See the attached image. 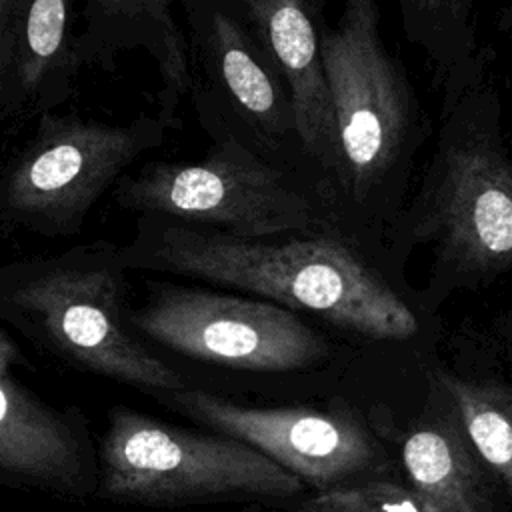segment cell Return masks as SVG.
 Returning <instances> with one entry per match:
<instances>
[{
	"label": "cell",
	"mask_w": 512,
	"mask_h": 512,
	"mask_svg": "<svg viewBox=\"0 0 512 512\" xmlns=\"http://www.w3.org/2000/svg\"><path fill=\"white\" fill-rule=\"evenodd\" d=\"M498 26L502 32H506L510 38H512V4L504 6L500 10V16H498Z\"/></svg>",
	"instance_id": "cell-20"
},
{
	"label": "cell",
	"mask_w": 512,
	"mask_h": 512,
	"mask_svg": "<svg viewBox=\"0 0 512 512\" xmlns=\"http://www.w3.org/2000/svg\"><path fill=\"white\" fill-rule=\"evenodd\" d=\"M162 400L320 488L364 470L374 458L368 434L346 414L250 408L190 388L170 392Z\"/></svg>",
	"instance_id": "cell-10"
},
{
	"label": "cell",
	"mask_w": 512,
	"mask_h": 512,
	"mask_svg": "<svg viewBox=\"0 0 512 512\" xmlns=\"http://www.w3.org/2000/svg\"><path fill=\"white\" fill-rule=\"evenodd\" d=\"M320 52L338 142V218L386 242L432 136L430 118L384 44L378 0H342L338 18L322 26Z\"/></svg>",
	"instance_id": "cell-3"
},
{
	"label": "cell",
	"mask_w": 512,
	"mask_h": 512,
	"mask_svg": "<svg viewBox=\"0 0 512 512\" xmlns=\"http://www.w3.org/2000/svg\"><path fill=\"white\" fill-rule=\"evenodd\" d=\"M28 132L0 152V238H68L168 126L140 112L120 124L58 114L28 120Z\"/></svg>",
	"instance_id": "cell-5"
},
{
	"label": "cell",
	"mask_w": 512,
	"mask_h": 512,
	"mask_svg": "<svg viewBox=\"0 0 512 512\" xmlns=\"http://www.w3.org/2000/svg\"><path fill=\"white\" fill-rule=\"evenodd\" d=\"M16 0H0V112H2V96L8 72V40H10V24L14 14Z\"/></svg>",
	"instance_id": "cell-19"
},
{
	"label": "cell",
	"mask_w": 512,
	"mask_h": 512,
	"mask_svg": "<svg viewBox=\"0 0 512 512\" xmlns=\"http://www.w3.org/2000/svg\"><path fill=\"white\" fill-rule=\"evenodd\" d=\"M128 324L146 342L238 370H300L330 350L298 312L238 292L168 280L146 282V298L128 308Z\"/></svg>",
	"instance_id": "cell-9"
},
{
	"label": "cell",
	"mask_w": 512,
	"mask_h": 512,
	"mask_svg": "<svg viewBox=\"0 0 512 512\" xmlns=\"http://www.w3.org/2000/svg\"><path fill=\"white\" fill-rule=\"evenodd\" d=\"M406 40L430 62L436 86L458 78L484 52L476 0H396Z\"/></svg>",
	"instance_id": "cell-16"
},
{
	"label": "cell",
	"mask_w": 512,
	"mask_h": 512,
	"mask_svg": "<svg viewBox=\"0 0 512 512\" xmlns=\"http://www.w3.org/2000/svg\"><path fill=\"white\" fill-rule=\"evenodd\" d=\"M178 0H84L76 54L82 66L112 70L124 52L144 50L156 64L158 118L178 128V114L188 96V56Z\"/></svg>",
	"instance_id": "cell-13"
},
{
	"label": "cell",
	"mask_w": 512,
	"mask_h": 512,
	"mask_svg": "<svg viewBox=\"0 0 512 512\" xmlns=\"http://www.w3.org/2000/svg\"><path fill=\"white\" fill-rule=\"evenodd\" d=\"M112 200L136 216H160L240 238L312 232L342 224L306 176L230 138L210 140L202 160H150L124 174Z\"/></svg>",
	"instance_id": "cell-6"
},
{
	"label": "cell",
	"mask_w": 512,
	"mask_h": 512,
	"mask_svg": "<svg viewBox=\"0 0 512 512\" xmlns=\"http://www.w3.org/2000/svg\"><path fill=\"white\" fill-rule=\"evenodd\" d=\"M20 352L0 328V472L64 496L98 490V454L78 414L36 396L14 372Z\"/></svg>",
	"instance_id": "cell-12"
},
{
	"label": "cell",
	"mask_w": 512,
	"mask_h": 512,
	"mask_svg": "<svg viewBox=\"0 0 512 512\" xmlns=\"http://www.w3.org/2000/svg\"><path fill=\"white\" fill-rule=\"evenodd\" d=\"M298 512H434V508L414 490L392 482H368L322 492Z\"/></svg>",
	"instance_id": "cell-18"
},
{
	"label": "cell",
	"mask_w": 512,
	"mask_h": 512,
	"mask_svg": "<svg viewBox=\"0 0 512 512\" xmlns=\"http://www.w3.org/2000/svg\"><path fill=\"white\" fill-rule=\"evenodd\" d=\"M128 274L108 240L0 264V322L74 366L164 398L184 382L128 324Z\"/></svg>",
	"instance_id": "cell-4"
},
{
	"label": "cell",
	"mask_w": 512,
	"mask_h": 512,
	"mask_svg": "<svg viewBox=\"0 0 512 512\" xmlns=\"http://www.w3.org/2000/svg\"><path fill=\"white\" fill-rule=\"evenodd\" d=\"M120 254L130 272L228 288L370 340L406 342L422 332L404 264L386 242L344 224L240 238L170 218L136 216L134 236Z\"/></svg>",
	"instance_id": "cell-1"
},
{
	"label": "cell",
	"mask_w": 512,
	"mask_h": 512,
	"mask_svg": "<svg viewBox=\"0 0 512 512\" xmlns=\"http://www.w3.org/2000/svg\"><path fill=\"white\" fill-rule=\"evenodd\" d=\"M438 378L474 448L512 494V388L440 370Z\"/></svg>",
	"instance_id": "cell-17"
},
{
	"label": "cell",
	"mask_w": 512,
	"mask_h": 512,
	"mask_svg": "<svg viewBox=\"0 0 512 512\" xmlns=\"http://www.w3.org/2000/svg\"><path fill=\"white\" fill-rule=\"evenodd\" d=\"M438 90L428 160L386 234L404 266L430 254L432 300L512 276V152L490 50Z\"/></svg>",
	"instance_id": "cell-2"
},
{
	"label": "cell",
	"mask_w": 512,
	"mask_h": 512,
	"mask_svg": "<svg viewBox=\"0 0 512 512\" xmlns=\"http://www.w3.org/2000/svg\"><path fill=\"white\" fill-rule=\"evenodd\" d=\"M178 6L188 56V98L200 128L210 140L230 138L310 178L324 192L304 150L286 78L218 0H178Z\"/></svg>",
	"instance_id": "cell-7"
},
{
	"label": "cell",
	"mask_w": 512,
	"mask_h": 512,
	"mask_svg": "<svg viewBox=\"0 0 512 512\" xmlns=\"http://www.w3.org/2000/svg\"><path fill=\"white\" fill-rule=\"evenodd\" d=\"M506 332H508V336L512 338V322H508V324H506Z\"/></svg>",
	"instance_id": "cell-21"
},
{
	"label": "cell",
	"mask_w": 512,
	"mask_h": 512,
	"mask_svg": "<svg viewBox=\"0 0 512 512\" xmlns=\"http://www.w3.org/2000/svg\"><path fill=\"white\" fill-rule=\"evenodd\" d=\"M412 490L434 512H486L478 468L450 424L416 428L402 446Z\"/></svg>",
	"instance_id": "cell-15"
},
{
	"label": "cell",
	"mask_w": 512,
	"mask_h": 512,
	"mask_svg": "<svg viewBox=\"0 0 512 512\" xmlns=\"http://www.w3.org/2000/svg\"><path fill=\"white\" fill-rule=\"evenodd\" d=\"M286 78L308 160L336 212L338 142L322 70L320 32L328 0H218ZM338 216V212H336Z\"/></svg>",
	"instance_id": "cell-11"
},
{
	"label": "cell",
	"mask_w": 512,
	"mask_h": 512,
	"mask_svg": "<svg viewBox=\"0 0 512 512\" xmlns=\"http://www.w3.org/2000/svg\"><path fill=\"white\" fill-rule=\"evenodd\" d=\"M72 0H16L0 124L22 126L62 106L82 70Z\"/></svg>",
	"instance_id": "cell-14"
},
{
	"label": "cell",
	"mask_w": 512,
	"mask_h": 512,
	"mask_svg": "<svg viewBox=\"0 0 512 512\" xmlns=\"http://www.w3.org/2000/svg\"><path fill=\"white\" fill-rule=\"evenodd\" d=\"M302 482L224 434H204L116 406L98 450V494L138 504H182L220 496L288 498Z\"/></svg>",
	"instance_id": "cell-8"
}]
</instances>
